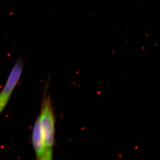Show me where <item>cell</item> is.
I'll return each mask as SVG.
<instances>
[{
  "instance_id": "cell-1",
  "label": "cell",
  "mask_w": 160,
  "mask_h": 160,
  "mask_svg": "<svg viewBox=\"0 0 160 160\" xmlns=\"http://www.w3.org/2000/svg\"><path fill=\"white\" fill-rule=\"evenodd\" d=\"M38 117L46 150L52 149L55 135V117L50 95H45L42 98Z\"/></svg>"
},
{
  "instance_id": "cell-2",
  "label": "cell",
  "mask_w": 160,
  "mask_h": 160,
  "mask_svg": "<svg viewBox=\"0 0 160 160\" xmlns=\"http://www.w3.org/2000/svg\"><path fill=\"white\" fill-rule=\"evenodd\" d=\"M23 62L19 59L12 67L4 88L0 92V115L9 102L14 89L19 80L23 68Z\"/></svg>"
},
{
  "instance_id": "cell-3",
  "label": "cell",
  "mask_w": 160,
  "mask_h": 160,
  "mask_svg": "<svg viewBox=\"0 0 160 160\" xmlns=\"http://www.w3.org/2000/svg\"><path fill=\"white\" fill-rule=\"evenodd\" d=\"M32 142L37 160H42L46 152L41 131L39 117L35 121L32 133Z\"/></svg>"
}]
</instances>
